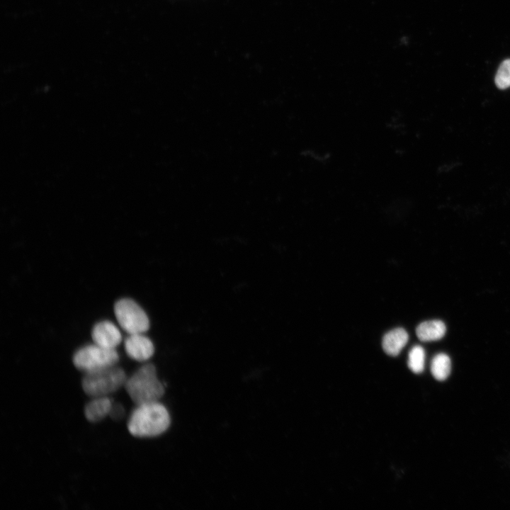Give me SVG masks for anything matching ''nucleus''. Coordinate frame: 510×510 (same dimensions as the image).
<instances>
[{
  "mask_svg": "<svg viewBox=\"0 0 510 510\" xmlns=\"http://www.w3.org/2000/svg\"><path fill=\"white\" fill-rule=\"evenodd\" d=\"M171 419L166 408L159 402L137 405L132 412L128 429L132 436L140 438L154 437L165 432Z\"/></svg>",
  "mask_w": 510,
  "mask_h": 510,
  "instance_id": "1",
  "label": "nucleus"
},
{
  "mask_svg": "<svg viewBox=\"0 0 510 510\" xmlns=\"http://www.w3.org/2000/svg\"><path fill=\"white\" fill-rule=\"evenodd\" d=\"M124 387L137 405L158 402L164 393V385L151 363L144 364L128 378Z\"/></svg>",
  "mask_w": 510,
  "mask_h": 510,
  "instance_id": "2",
  "label": "nucleus"
},
{
  "mask_svg": "<svg viewBox=\"0 0 510 510\" xmlns=\"http://www.w3.org/2000/svg\"><path fill=\"white\" fill-rule=\"evenodd\" d=\"M127 379L123 369L112 366L85 373L81 386L84 392L91 397H104L125 386Z\"/></svg>",
  "mask_w": 510,
  "mask_h": 510,
  "instance_id": "3",
  "label": "nucleus"
},
{
  "mask_svg": "<svg viewBox=\"0 0 510 510\" xmlns=\"http://www.w3.org/2000/svg\"><path fill=\"white\" fill-rule=\"evenodd\" d=\"M118 359L115 348H106L94 343L78 349L74 354L73 363L78 369L87 373L115 366Z\"/></svg>",
  "mask_w": 510,
  "mask_h": 510,
  "instance_id": "4",
  "label": "nucleus"
},
{
  "mask_svg": "<svg viewBox=\"0 0 510 510\" xmlns=\"http://www.w3.org/2000/svg\"><path fill=\"white\" fill-rule=\"evenodd\" d=\"M116 319L128 334H144L149 327V320L144 310L133 300L123 298L114 306Z\"/></svg>",
  "mask_w": 510,
  "mask_h": 510,
  "instance_id": "5",
  "label": "nucleus"
},
{
  "mask_svg": "<svg viewBox=\"0 0 510 510\" xmlns=\"http://www.w3.org/2000/svg\"><path fill=\"white\" fill-rule=\"evenodd\" d=\"M91 337L94 343L106 348H115L122 340L119 329L111 322L104 320L93 327Z\"/></svg>",
  "mask_w": 510,
  "mask_h": 510,
  "instance_id": "6",
  "label": "nucleus"
},
{
  "mask_svg": "<svg viewBox=\"0 0 510 510\" xmlns=\"http://www.w3.org/2000/svg\"><path fill=\"white\" fill-rule=\"evenodd\" d=\"M125 349L129 357L137 361H146L154 354L152 341L143 334H133L125 340Z\"/></svg>",
  "mask_w": 510,
  "mask_h": 510,
  "instance_id": "7",
  "label": "nucleus"
},
{
  "mask_svg": "<svg viewBox=\"0 0 510 510\" xmlns=\"http://www.w3.org/2000/svg\"><path fill=\"white\" fill-rule=\"evenodd\" d=\"M84 408V415L91 422H98L109 415L113 402L108 396L96 397Z\"/></svg>",
  "mask_w": 510,
  "mask_h": 510,
  "instance_id": "8",
  "label": "nucleus"
},
{
  "mask_svg": "<svg viewBox=\"0 0 510 510\" xmlns=\"http://www.w3.org/2000/svg\"><path fill=\"white\" fill-rule=\"evenodd\" d=\"M409 339L407 332L402 328H395L385 334L382 339V348L389 356H397L407 344Z\"/></svg>",
  "mask_w": 510,
  "mask_h": 510,
  "instance_id": "9",
  "label": "nucleus"
},
{
  "mask_svg": "<svg viewBox=\"0 0 510 510\" xmlns=\"http://www.w3.org/2000/svg\"><path fill=\"white\" fill-rule=\"evenodd\" d=\"M445 324L440 320H430L421 323L416 329L417 337L422 341L441 339L446 333Z\"/></svg>",
  "mask_w": 510,
  "mask_h": 510,
  "instance_id": "10",
  "label": "nucleus"
},
{
  "mask_svg": "<svg viewBox=\"0 0 510 510\" xmlns=\"http://www.w3.org/2000/svg\"><path fill=\"white\" fill-rule=\"evenodd\" d=\"M451 370V361L445 353H438L434 357L431 364V372L434 378L439 381L448 378Z\"/></svg>",
  "mask_w": 510,
  "mask_h": 510,
  "instance_id": "11",
  "label": "nucleus"
},
{
  "mask_svg": "<svg viewBox=\"0 0 510 510\" xmlns=\"http://www.w3.org/2000/svg\"><path fill=\"white\" fill-rule=\"evenodd\" d=\"M425 352L420 346H414L409 353L408 366L414 373H420L424 370Z\"/></svg>",
  "mask_w": 510,
  "mask_h": 510,
  "instance_id": "12",
  "label": "nucleus"
},
{
  "mask_svg": "<svg viewBox=\"0 0 510 510\" xmlns=\"http://www.w3.org/2000/svg\"><path fill=\"white\" fill-rule=\"evenodd\" d=\"M494 81L500 89L510 86V59H506L501 63L496 73Z\"/></svg>",
  "mask_w": 510,
  "mask_h": 510,
  "instance_id": "13",
  "label": "nucleus"
},
{
  "mask_svg": "<svg viewBox=\"0 0 510 510\" xmlns=\"http://www.w3.org/2000/svg\"><path fill=\"white\" fill-rule=\"evenodd\" d=\"M125 414V409L120 404H114L112 406L109 416L113 419H120Z\"/></svg>",
  "mask_w": 510,
  "mask_h": 510,
  "instance_id": "14",
  "label": "nucleus"
}]
</instances>
